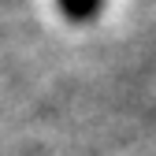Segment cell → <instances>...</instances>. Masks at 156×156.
I'll use <instances>...</instances> for the list:
<instances>
[{
	"label": "cell",
	"mask_w": 156,
	"mask_h": 156,
	"mask_svg": "<svg viewBox=\"0 0 156 156\" xmlns=\"http://www.w3.org/2000/svg\"><path fill=\"white\" fill-rule=\"evenodd\" d=\"M101 8V0H60V11L71 19V23H89Z\"/></svg>",
	"instance_id": "obj_1"
}]
</instances>
